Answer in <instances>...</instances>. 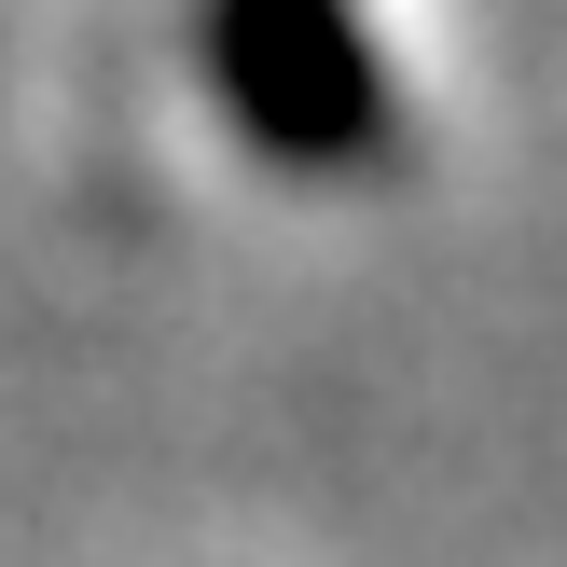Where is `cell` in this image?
Returning <instances> with one entry per match:
<instances>
[{
  "mask_svg": "<svg viewBox=\"0 0 567 567\" xmlns=\"http://www.w3.org/2000/svg\"><path fill=\"white\" fill-rule=\"evenodd\" d=\"M208 83L305 181H347L388 153V55L360 0H208Z\"/></svg>",
  "mask_w": 567,
  "mask_h": 567,
  "instance_id": "6da1fadb",
  "label": "cell"
}]
</instances>
